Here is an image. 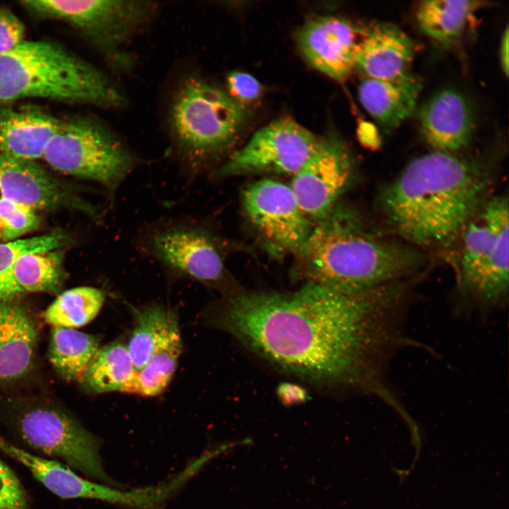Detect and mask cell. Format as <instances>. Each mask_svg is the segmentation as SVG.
<instances>
[{"mask_svg": "<svg viewBox=\"0 0 509 509\" xmlns=\"http://www.w3.org/2000/svg\"><path fill=\"white\" fill-rule=\"evenodd\" d=\"M28 498L13 471L0 460V509H27Z\"/></svg>", "mask_w": 509, "mask_h": 509, "instance_id": "obj_31", "label": "cell"}, {"mask_svg": "<svg viewBox=\"0 0 509 509\" xmlns=\"http://www.w3.org/2000/svg\"><path fill=\"white\" fill-rule=\"evenodd\" d=\"M421 84L410 72L391 80L367 78L358 87L365 109L386 131L392 130L414 112Z\"/></svg>", "mask_w": 509, "mask_h": 509, "instance_id": "obj_20", "label": "cell"}, {"mask_svg": "<svg viewBox=\"0 0 509 509\" xmlns=\"http://www.w3.org/2000/svg\"><path fill=\"white\" fill-rule=\"evenodd\" d=\"M508 29L506 28L501 42V63L505 75L508 74Z\"/></svg>", "mask_w": 509, "mask_h": 509, "instance_id": "obj_36", "label": "cell"}, {"mask_svg": "<svg viewBox=\"0 0 509 509\" xmlns=\"http://www.w3.org/2000/svg\"><path fill=\"white\" fill-rule=\"evenodd\" d=\"M419 120L426 141L436 151L455 152L467 146L474 130V114L458 90L435 93L420 108Z\"/></svg>", "mask_w": 509, "mask_h": 509, "instance_id": "obj_17", "label": "cell"}, {"mask_svg": "<svg viewBox=\"0 0 509 509\" xmlns=\"http://www.w3.org/2000/svg\"><path fill=\"white\" fill-rule=\"evenodd\" d=\"M489 179L482 165L434 151L413 159L381 192L391 228L417 246H447L486 201Z\"/></svg>", "mask_w": 509, "mask_h": 509, "instance_id": "obj_2", "label": "cell"}, {"mask_svg": "<svg viewBox=\"0 0 509 509\" xmlns=\"http://www.w3.org/2000/svg\"><path fill=\"white\" fill-rule=\"evenodd\" d=\"M508 223V198L497 196L486 200L462 230L455 315L486 317L506 305Z\"/></svg>", "mask_w": 509, "mask_h": 509, "instance_id": "obj_5", "label": "cell"}, {"mask_svg": "<svg viewBox=\"0 0 509 509\" xmlns=\"http://www.w3.org/2000/svg\"><path fill=\"white\" fill-rule=\"evenodd\" d=\"M63 255L57 250L25 253L16 260L13 276L25 292H52L59 289L64 279Z\"/></svg>", "mask_w": 509, "mask_h": 509, "instance_id": "obj_26", "label": "cell"}, {"mask_svg": "<svg viewBox=\"0 0 509 509\" xmlns=\"http://www.w3.org/2000/svg\"><path fill=\"white\" fill-rule=\"evenodd\" d=\"M140 248L171 274L216 286L225 279L218 239L198 220H168L142 233Z\"/></svg>", "mask_w": 509, "mask_h": 509, "instance_id": "obj_9", "label": "cell"}, {"mask_svg": "<svg viewBox=\"0 0 509 509\" xmlns=\"http://www.w3.org/2000/svg\"><path fill=\"white\" fill-rule=\"evenodd\" d=\"M412 286L402 280L344 293L308 281L290 293L230 295L209 318L278 368L375 396L398 411L390 363L420 345L406 334Z\"/></svg>", "mask_w": 509, "mask_h": 509, "instance_id": "obj_1", "label": "cell"}, {"mask_svg": "<svg viewBox=\"0 0 509 509\" xmlns=\"http://www.w3.org/2000/svg\"><path fill=\"white\" fill-rule=\"evenodd\" d=\"M22 5L38 16L64 21L78 29L117 72L133 66L126 46L156 8L152 1L131 0H38L23 1Z\"/></svg>", "mask_w": 509, "mask_h": 509, "instance_id": "obj_8", "label": "cell"}, {"mask_svg": "<svg viewBox=\"0 0 509 509\" xmlns=\"http://www.w3.org/2000/svg\"><path fill=\"white\" fill-rule=\"evenodd\" d=\"M18 425L23 440L34 449L62 460L89 477L107 481L97 437L66 414L35 408L23 414Z\"/></svg>", "mask_w": 509, "mask_h": 509, "instance_id": "obj_11", "label": "cell"}, {"mask_svg": "<svg viewBox=\"0 0 509 509\" xmlns=\"http://www.w3.org/2000/svg\"><path fill=\"white\" fill-rule=\"evenodd\" d=\"M0 220L5 241L15 240L37 229L40 217L33 208L0 197Z\"/></svg>", "mask_w": 509, "mask_h": 509, "instance_id": "obj_30", "label": "cell"}, {"mask_svg": "<svg viewBox=\"0 0 509 509\" xmlns=\"http://www.w3.org/2000/svg\"><path fill=\"white\" fill-rule=\"evenodd\" d=\"M66 241L59 230L28 238L0 242V303H11L22 293L13 279V266L20 256L34 251L57 250Z\"/></svg>", "mask_w": 509, "mask_h": 509, "instance_id": "obj_29", "label": "cell"}, {"mask_svg": "<svg viewBox=\"0 0 509 509\" xmlns=\"http://www.w3.org/2000/svg\"><path fill=\"white\" fill-rule=\"evenodd\" d=\"M311 281L344 293L412 278L421 254L368 230L351 208L337 204L314 226L298 254Z\"/></svg>", "mask_w": 509, "mask_h": 509, "instance_id": "obj_3", "label": "cell"}, {"mask_svg": "<svg viewBox=\"0 0 509 509\" xmlns=\"http://www.w3.org/2000/svg\"><path fill=\"white\" fill-rule=\"evenodd\" d=\"M178 317L156 347L153 354L138 370L127 393L145 397L161 394L170 384L182 352Z\"/></svg>", "mask_w": 509, "mask_h": 509, "instance_id": "obj_23", "label": "cell"}, {"mask_svg": "<svg viewBox=\"0 0 509 509\" xmlns=\"http://www.w3.org/2000/svg\"><path fill=\"white\" fill-rule=\"evenodd\" d=\"M25 26L20 18L11 10L0 8V54L6 53L23 40Z\"/></svg>", "mask_w": 509, "mask_h": 509, "instance_id": "obj_32", "label": "cell"}, {"mask_svg": "<svg viewBox=\"0 0 509 509\" xmlns=\"http://www.w3.org/2000/svg\"><path fill=\"white\" fill-rule=\"evenodd\" d=\"M43 98L106 109L127 104L105 74L64 47L47 40H24L0 54V105Z\"/></svg>", "mask_w": 509, "mask_h": 509, "instance_id": "obj_4", "label": "cell"}, {"mask_svg": "<svg viewBox=\"0 0 509 509\" xmlns=\"http://www.w3.org/2000/svg\"><path fill=\"white\" fill-rule=\"evenodd\" d=\"M277 394L281 400L287 404L305 402L307 392L301 386L290 382H283L278 387Z\"/></svg>", "mask_w": 509, "mask_h": 509, "instance_id": "obj_34", "label": "cell"}, {"mask_svg": "<svg viewBox=\"0 0 509 509\" xmlns=\"http://www.w3.org/2000/svg\"><path fill=\"white\" fill-rule=\"evenodd\" d=\"M358 29L346 19L322 16L300 28L297 42L310 64L331 78L344 81L356 66ZM363 37V36H362Z\"/></svg>", "mask_w": 509, "mask_h": 509, "instance_id": "obj_16", "label": "cell"}, {"mask_svg": "<svg viewBox=\"0 0 509 509\" xmlns=\"http://www.w3.org/2000/svg\"><path fill=\"white\" fill-rule=\"evenodd\" d=\"M0 242H5L4 228L0 220Z\"/></svg>", "mask_w": 509, "mask_h": 509, "instance_id": "obj_37", "label": "cell"}, {"mask_svg": "<svg viewBox=\"0 0 509 509\" xmlns=\"http://www.w3.org/2000/svg\"><path fill=\"white\" fill-rule=\"evenodd\" d=\"M0 197L27 205L35 211L71 209L91 217L98 209L71 187L51 175L35 161L0 153Z\"/></svg>", "mask_w": 509, "mask_h": 509, "instance_id": "obj_14", "label": "cell"}, {"mask_svg": "<svg viewBox=\"0 0 509 509\" xmlns=\"http://www.w3.org/2000/svg\"><path fill=\"white\" fill-rule=\"evenodd\" d=\"M0 450L24 465L47 489L62 498H88L133 507L156 501L153 488L122 491L86 479L57 461L45 459L0 438Z\"/></svg>", "mask_w": 509, "mask_h": 509, "instance_id": "obj_15", "label": "cell"}, {"mask_svg": "<svg viewBox=\"0 0 509 509\" xmlns=\"http://www.w3.org/2000/svg\"><path fill=\"white\" fill-rule=\"evenodd\" d=\"M61 123L35 105L0 108V153L23 160L42 158Z\"/></svg>", "mask_w": 509, "mask_h": 509, "instance_id": "obj_18", "label": "cell"}, {"mask_svg": "<svg viewBox=\"0 0 509 509\" xmlns=\"http://www.w3.org/2000/svg\"><path fill=\"white\" fill-rule=\"evenodd\" d=\"M415 46L410 37L391 23H379L363 35L356 65L368 78L391 80L409 73Z\"/></svg>", "mask_w": 509, "mask_h": 509, "instance_id": "obj_19", "label": "cell"}, {"mask_svg": "<svg viewBox=\"0 0 509 509\" xmlns=\"http://www.w3.org/2000/svg\"><path fill=\"white\" fill-rule=\"evenodd\" d=\"M36 343V329L24 310L0 303V382L17 380L29 372Z\"/></svg>", "mask_w": 509, "mask_h": 509, "instance_id": "obj_21", "label": "cell"}, {"mask_svg": "<svg viewBox=\"0 0 509 509\" xmlns=\"http://www.w3.org/2000/svg\"><path fill=\"white\" fill-rule=\"evenodd\" d=\"M136 373L127 345L117 340L100 346L80 382L95 393H127Z\"/></svg>", "mask_w": 509, "mask_h": 509, "instance_id": "obj_22", "label": "cell"}, {"mask_svg": "<svg viewBox=\"0 0 509 509\" xmlns=\"http://www.w3.org/2000/svg\"><path fill=\"white\" fill-rule=\"evenodd\" d=\"M320 139L293 119H276L257 131L215 173L218 177L274 173L294 175Z\"/></svg>", "mask_w": 509, "mask_h": 509, "instance_id": "obj_10", "label": "cell"}, {"mask_svg": "<svg viewBox=\"0 0 509 509\" xmlns=\"http://www.w3.org/2000/svg\"><path fill=\"white\" fill-rule=\"evenodd\" d=\"M42 158L59 172L98 182L111 195L139 163L110 129L85 116L62 119Z\"/></svg>", "mask_w": 509, "mask_h": 509, "instance_id": "obj_7", "label": "cell"}, {"mask_svg": "<svg viewBox=\"0 0 509 509\" xmlns=\"http://www.w3.org/2000/svg\"><path fill=\"white\" fill-rule=\"evenodd\" d=\"M177 317L175 310L158 304L134 310V327L126 345L136 372L147 363Z\"/></svg>", "mask_w": 509, "mask_h": 509, "instance_id": "obj_27", "label": "cell"}, {"mask_svg": "<svg viewBox=\"0 0 509 509\" xmlns=\"http://www.w3.org/2000/svg\"><path fill=\"white\" fill-rule=\"evenodd\" d=\"M228 94L240 103L258 98L262 92L260 83L249 74L233 71L226 77Z\"/></svg>", "mask_w": 509, "mask_h": 509, "instance_id": "obj_33", "label": "cell"}, {"mask_svg": "<svg viewBox=\"0 0 509 509\" xmlns=\"http://www.w3.org/2000/svg\"><path fill=\"white\" fill-rule=\"evenodd\" d=\"M105 300V292L98 288H73L57 296L45 310L44 317L52 327H81L97 316Z\"/></svg>", "mask_w": 509, "mask_h": 509, "instance_id": "obj_28", "label": "cell"}, {"mask_svg": "<svg viewBox=\"0 0 509 509\" xmlns=\"http://www.w3.org/2000/svg\"><path fill=\"white\" fill-rule=\"evenodd\" d=\"M242 104L198 76L185 79L170 103L168 124L176 150L194 175L235 140L246 119Z\"/></svg>", "mask_w": 509, "mask_h": 509, "instance_id": "obj_6", "label": "cell"}, {"mask_svg": "<svg viewBox=\"0 0 509 509\" xmlns=\"http://www.w3.org/2000/svg\"><path fill=\"white\" fill-rule=\"evenodd\" d=\"M354 158L335 136L320 143L293 175L290 187L305 215L317 223L326 218L350 186L355 175Z\"/></svg>", "mask_w": 509, "mask_h": 509, "instance_id": "obj_13", "label": "cell"}, {"mask_svg": "<svg viewBox=\"0 0 509 509\" xmlns=\"http://www.w3.org/2000/svg\"><path fill=\"white\" fill-rule=\"evenodd\" d=\"M100 348V339L75 329L52 327L48 357L55 370L67 381H80Z\"/></svg>", "mask_w": 509, "mask_h": 509, "instance_id": "obj_25", "label": "cell"}, {"mask_svg": "<svg viewBox=\"0 0 509 509\" xmlns=\"http://www.w3.org/2000/svg\"><path fill=\"white\" fill-rule=\"evenodd\" d=\"M357 134L360 141L371 147H376L380 143V136L377 128L369 122L361 121L357 128Z\"/></svg>", "mask_w": 509, "mask_h": 509, "instance_id": "obj_35", "label": "cell"}, {"mask_svg": "<svg viewBox=\"0 0 509 509\" xmlns=\"http://www.w3.org/2000/svg\"><path fill=\"white\" fill-rule=\"evenodd\" d=\"M242 200L248 219L272 247L299 254L314 225L290 186L264 178L247 187Z\"/></svg>", "mask_w": 509, "mask_h": 509, "instance_id": "obj_12", "label": "cell"}, {"mask_svg": "<svg viewBox=\"0 0 509 509\" xmlns=\"http://www.w3.org/2000/svg\"><path fill=\"white\" fill-rule=\"evenodd\" d=\"M481 6L479 1H423L416 12L419 27L431 39L451 43L462 34L474 12Z\"/></svg>", "mask_w": 509, "mask_h": 509, "instance_id": "obj_24", "label": "cell"}]
</instances>
